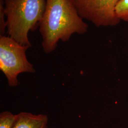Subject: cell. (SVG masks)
I'll return each mask as SVG.
<instances>
[{
    "label": "cell",
    "instance_id": "6da1fadb",
    "mask_svg": "<svg viewBox=\"0 0 128 128\" xmlns=\"http://www.w3.org/2000/svg\"><path fill=\"white\" fill-rule=\"evenodd\" d=\"M82 19L69 0H46L39 24L45 53L55 50L60 40L68 41L74 34L87 32L88 25Z\"/></svg>",
    "mask_w": 128,
    "mask_h": 128
},
{
    "label": "cell",
    "instance_id": "7a4b0ae2",
    "mask_svg": "<svg viewBox=\"0 0 128 128\" xmlns=\"http://www.w3.org/2000/svg\"><path fill=\"white\" fill-rule=\"evenodd\" d=\"M10 37L20 44L30 47L28 33L35 30L46 9V0H4Z\"/></svg>",
    "mask_w": 128,
    "mask_h": 128
},
{
    "label": "cell",
    "instance_id": "3957f363",
    "mask_svg": "<svg viewBox=\"0 0 128 128\" xmlns=\"http://www.w3.org/2000/svg\"><path fill=\"white\" fill-rule=\"evenodd\" d=\"M30 47L20 44L9 36H0V70L7 78L10 86L18 84V76L22 73H34L33 65L27 58Z\"/></svg>",
    "mask_w": 128,
    "mask_h": 128
},
{
    "label": "cell",
    "instance_id": "277c9868",
    "mask_svg": "<svg viewBox=\"0 0 128 128\" xmlns=\"http://www.w3.org/2000/svg\"><path fill=\"white\" fill-rule=\"evenodd\" d=\"M82 18L96 26H114L120 21L117 17L116 6L120 0H69Z\"/></svg>",
    "mask_w": 128,
    "mask_h": 128
},
{
    "label": "cell",
    "instance_id": "5b68a950",
    "mask_svg": "<svg viewBox=\"0 0 128 128\" xmlns=\"http://www.w3.org/2000/svg\"><path fill=\"white\" fill-rule=\"evenodd\" d=\"M48 120L45 114L22 112L17 114L13 128H48Z\"/></svg>",
    "mask_w": 128,
    "mask_h": 128
},
{
    "label": "cell",
    "instance_id": "8992f818",
    "mask_svg": "<svg viewBox=\"0 0 128 128\" xmlns=\"http://www.w3.org/2000/svg\"><path fill=\"white\" fill-rule=\"evenodd\" d=\"M17 114L5 111L0 114V128H13Z\"/></svg>",
    "mask_w": 128,
    "mask_h": 128
},
{
    "label": "cell",
    "instance_id": "52a82bcc",
    "mask_svg": "<svg viewBox=\"0 0 128 128\" xmlns=\"http://www.w3.org/2000/svg\"><path fill=\"white\" fill-rule=\"evenodd\" d=\"M115 12L120 20L128 22V0H120L116 6Z\"/></svg>",
    "mask_w": 128,
    "mask_h": 128
},
{
    "label": "cell",
    "instance_id": "ba28073f",
    "mask_svg": "<svg viewBox=\"0 0 128 128\" xmlns=\"http://www.w3.org/2000/svg\"><path fill=\"white\" fill-rule=\"evenodd\" d=\"M4 8V0H0V36H4L7 28V20Z\"/></svg>",
    "mask_w": 128,
    "mask_h": 128
}]
</instances>
